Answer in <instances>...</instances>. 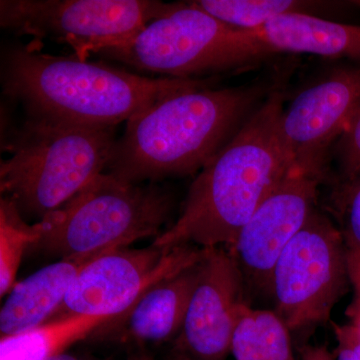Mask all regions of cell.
Masks as SVG:
<instances>
[{
    "mask_svg": "<svg viewBox=\"0 0 360 360\" xmlns=\"http://www.w3.org/2000/svg\"><path fill=\"white\" fill-rule=\"evenodd\" d=\"M278 82L219 89L202 82L172 94L130 118L104 172L139 184L200 172Z\"/></svg>",
    "mask_w": 360,
    "mask_h": 360,
    "instance_id": "6da1fadb",
    "label": "cell"
},
{
    "mask_svg": "<svg viewBox=\"0 0 360 360\" xmlns=\"http://www.w3.org/2000/svg\"><path fill=\"white\" fill-rule=\"evenodd\" d=\"M284 77L193 180L176 221L153 241L160 248H231L288 172L279 137Z\"/></svg>",
    "mask_w": 360,
    "mask_h": 360,
    "instance_id": "7a4b0ae2",
    "label": "cell"
},
{
    "mask_svg": "<svg viewBox=\"0 0 360 360\" xmlns=\"http://www.w3.org/2000/svg\"><path fill=\"white\" fill-rule=\"evenodd\" d=\"M32 41L4 52V94L28 116L58 122L115 127L162 99L203 80L146 77L104 63L42 53Z\"/></svg>",
    "mask_w": 360,
    "mask_h": 360,
    "instance_id": "3957f363",
    "label": "cell"
},
{
    "mask_svg": "<svg viewBox=\"0 0 360 360\" xmlns=\"http://www.w3.org/2000/svg\"><path fill=\"white\" fill-rule=\"evenodd\" d=\"M115 129L28 116L2 146L11 155L0 165L2 195L22 215L42 219L56 212L105 172Z\"/></svg>",
    "mask_w": 360,
    "mask_h": 360,
    "instance_id": "277c9868",
    "label": "cell"
},
{
    "mask_svg": "<svg viewBox=\"0 0 360 360\" xmlns=\"http://www.w3.org/2000/svg\"><path fill=\"white\" fill-rule=\"evenodd\" d=\"M174 198L165 189L141 186L103 172L63 207L35 224L32 248L54 257L98 255L163 233Z\"/></svg>",
    "mask_w": 360,
    "mask_h": 360,
    "instance_id": "5b68a950",
    "label": "cell"
},
{
    "mask_svg": "<svg viewBox=\"0 0 360 360\" xmlns=\"http://www.w3.org/2000/svg\"><path fill=\"white\" fill-rule=\"evenodd\" d=\"M99 54L137 70L188 79L245 71L274 56L253 33L222 22L193 1L174 4L135 37Z\"/></svg>",
    "mask_w": 360,
    "mask_h": 360,
    "instance_id": "8992f818",
    "label": "cell"
},
{
    "mask_svg": "<svg viewBox=\"0 0 360 360\" xmlns=\"http://www.w3.org/2000/svg\"><path fill=\"white\" fill-rule=\"evenodd\" d=\"M349 286L345 236L335 220L317 208L272 270L274 311L290 333L309 330L330 321Z\"/></svg>",
    "mask_w": 360,
    "mask_h": 360,
    "instance_id": "52a82bcc",
    "label": "cell"
},
{
    "mask_svg": "<svg viewBox=\"0 0 360 360\" xmlns=\"http://www.w3.org/2000/svg\"><path fill=\"white\" fill-rule=\"evenodd\" d=\"M174 6L156 0H1L0 25L33 41L68 44L75 58L86 60L135 37Z\"/></svg>",
    "mask_w": 360,
    "mask_h": 360,
    "instance_id": "ba28073f",
    "label": "cell"
},
{
    "mask_svg": "<svg viewBox=\"0 0 360 360\" xmlns=\"http://www.w3.org/2000/svg\"><path fill=\"white\" fill-rule=\"evenodd\" d=\"M201 255L202 248L198 246L160 248L153 243L148 248L103 253L78 274L51 321L70 315L120 319L151 286L195 264Z\"/></svg>",
    "mask_w": 360,
    "mask_h": 360,
    "instance_id": "9c48e42d",
    "label": "cell"
},
{
    "mask_svg": "<svg viewBox=\"0 0 360 360\" xmlns=\"http://www.w3.org/2000/svg\"><path fill=\"white\" fill-rule=\"evenodd\" d=\"M360 99V65L333 66L284 106L279 137L288 167L331 177V155Z\"/></svg>",
    "mask_w": 360,
    "mask_h": 360,
    "instance_id": "30bf717a",
    "label": "cell"
},
{
    "mask_svg": "<svg viewBox=\"0 0 360 360\" xmlns=\"http://www.w3.org/2000/svg\"><path fill=\"white\" fill-rule=\"evenodd\" d=\"M330 177L290 167L258 206L231 246L246 285L270 293L279 255L319 208L321 187Z\"/></svg>",
    "mask_w": 360,
    "mask_h": 360,
    "instance_id": "8fae6325",
    "label": "cell"
},
{
    "mask_svg": "<svg viewBox=\"0 0 360 360\" xmlns=\"http://www.w3.org/2000/svg\"><path fill=\"white\" fill-rule=\"evenodd\" d=\"M245 281L229 248H203L200 276L186 319L175 338L176 352L196 360H224L246 307Z\"/></svg>",
    "mask_w": 360,
    "mask_h": 360,
    "instance_id": "7c38bea8",
    "label": "cell"
},
{
    "mask_svg": "<svg viewBox=\"0 0 360 360\" xmlns=\"http://www.w3.org/2000/svg\"><path fill=\"white\" fill-rule=\"evenodd\" d=\"M200 258L151 286L127 314L110 322L122 342H165L177 338L200 276Z\"/></svg>",
    "mask_w": 360,
    "mask_h": 360,
    "instance_id": "4fadbf2b",
    "label": "cell"
},
{
    "mask_svg": "<svg viewBox=\"0 0 360 360\" xmlns=\"http://www.w3.org/2000/svg\"><path fill=\"white\" fill-rule=\"evenodd\" d=\"M103 253L61 258L16 283L0 311L1 338L25 333L51 321L78 274Z\"/></svg>",
    "mask_w": 360,
    "mask_h": 360,
    "instance_id": "5bb4252c",
    "label": "cell"
},
{
    "mask_svg": "<svg viewBox=\"0 0 360 360\" xmlns=\"http://www.w3.org/2000/svg\"><path fill=\"white\" fill-rule=\"evenodd\" d=\"M274 54L307 53L360 65V26L309 14L279 16L250 32Z\"/></svg>",
    "mask_w": 360,
    "mask_h": 360,
    "instance_id": "9a60e30c",
    "label": "cell"
},
{
    "mask_svg": "<svg viewBox=\"0 0 360 360\" xmlns=\"http://www.w3.org/2000/svg\"><path fill=\"white\" fill-rule=\"evenodd\" d=\"M115 319L96 315H70L18 335L4 336L0 340V360L53 359Z\"/></svg>",
    "mask_w": 360,
    "mask_h": 360,
    "instance_id": "2e32d148",
    "label": "cell"
},
{
    "mask_svg": "<svg viewBox=\"0 0 360 360\" xmlns=\"http://www.w3.org/2000/svg\"><path fill=\"white\" fill-rule=\"evenodd\" d=\"M290 330L274 310L246 307L232 338L234 360H296Z\"/></svg>",
    "mask_w": 360,
    "mask_h": 360,
    "instance_id": "e0dca14e",
    "label": "cell"
},
{
    "mask_svg": "<svg viewBox=\"0 0 360 360\" xmlns=\"http://www.w3.org/2000/svg\"><path fill=\"white\" fill-rule=\"evenodd\" d=\"M195 6L222 22L241 30H258L285 14L302 13L322 18L338 2L300 0H198Z\"/></svg>",
    "mask_w": 360,
    "mask_h": 360,
    "instance_id": "ac0fdd59",
    "label": "cell"
},
{
    "mask_svg": "<svg viewBox=\"0 0 360 360\" xmlns=\"http://www.w3.org/2000/svg\"><path fill=\"white\" fill-rule=\"evenodd\" d=\"M35 224L23 219L13 200L2 196L0 201V295H9L15 286L21 260L28 248L39 240Z\"/></svg>",
    "mask_w": 360,
    "mask_h": 360,
    "instance_id": "d6986e66",
    "label": "cell"
},
{
    "mask_svg": "<svg viewBox=\"0 0 360 360\" xmlns=\"http://www.w3.org/2000/svg\"><path fill=\"white\" fill-rule=\"evenodd\" d=\"M329 212L343 234L360 245V176L352 179H330Z\"/></svg>",
    "mask_w": 360,
    "mask_h": 360,
    "instance_id": "ffe728a7",
    "label": "cell"
},
{
    "mask_svg": "<svg viewBox=\"0 0 360 360\" xmlns=\"http://www.w3.org/2000/svg\"><path fill=\"white\" fill-rule=\"evenodd\" d=\"M338 172L330 179L345 180L360 176V99L347 127L336 142L331 155Z\"/></svg>",
    "mask_w": 360,
    "mask_h": 360,
    "instance_id": "44dd1931",
    "label": "cell"
},
{
    "mask_svg": "<svg viewBox=\"0 0 360 360\" xmlns=\"http://www.w3.org/2000/svg\"><path fill=\"white\" fill-rule=\"evenodd\" d=\"M343 236L347 243L348 276L350 286L354 290V297L347 307L345 315L348 319L347 323L360 335V245L349 236L343 234Z\"/></svg>",
    "mask_w": 360,
    "mask_h": 360,
    "instance_id": "7402d4cb",
    "label": "cell"
},
{
    "mask_svg": "<svg viewBox=\"0 0 360 360\" xmlns=\"http://www.w3.org/2000/svg\"><path fill=\"white\" fill-rule=\"evenodd\" d=\"M336 338L335 360H360V335L349 324L333 323Z\"/></svg>",
    "mask_w": 360,
    "mask_h": 360,
    "instance_id": "603a6c76",
    "label": "cell"
},
{
    "mask_svg": "<svg viewBox=\"0 0 360 360\" xmlns=\"http://www.w3.org/2000/svg\"><path fill=\"white\" fill-rule=\"evenodd\" d=\"M300 357L302 360H335V354L326 345H305Z\"/></svg>",
    "mask_w": 360,
    "mask_h": 360,
    "instance_id": "cb8c5ba5",
    "label": "cell"
},
{
    "mask_svg": "<svg viewBox=\"0 0 360 360\" xmlns=\"http://www.w3.org/2000/svg\"><path fill=\"white\" fill-rule=\"evenodd\" d=\"M49 360H97L94 359H86V357L78 356V355L70 354L65 352V354H63L60 355H58V356L53 357V359Z\"/></svg>",
    "mask_w": 360,
    "mask_h": 360,
    "instance_id": "d4e9b609",
    "label": "cell"
},
{
    "mask_svg": "<svg viewBox=\"0 0 360 360\" xmlns=\"http://www.w3.org/2000/svg\"><path fill=\"white\" fill-rule=\"evenodd\" d=\"M127 360H155L150 355L144 354V352H139V354H134L130 355Z\"/></svg>",
    "mask_w": 360,
    "mask_h": 360,
    "instance_id": "484cf974",
    "label": "cell"
},
{
    "mask_svg": "<svg viewBox=\"0 0 360 360\" xmlns=\"http://www.w3.org/2000/svg\"><path fill=\"white\" fill-rule=\"evenodd\" d=\"M172 360H196L193 359V357L189 356V355H186L184 354H180V352H176V354L174 355V359Z\"/></svg>",
    "mask_w": 360,
    "mask_h": 360,
    "instance_id": "4316f807",
    "label": "cell"
},
{
    "mask_svg": "<svg viewBox=\"0 0 360 360\" xmlns=\"http://www.w3.org/2000/svg\"><path fill=\"white\" fill-rule=\"evenodd\" d=\"M350 6H356L360 8V0L359 1H349Z\"/></svg>",
    "mask_w": 360,
    "mask_h": 360,
    "instance_id": "83f0119b",
    "label": "cell"
}]
</instances>
